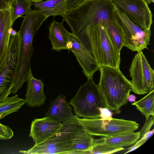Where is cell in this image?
<instances>
[{
	"label": "cell",
	"mask_w": 154,
	"mask_h": 154,
	"mask_svg": "<svg viewBox=\"0 0 154 154\" xmlns=\"http://www.w3.org/2000/svg\"><path fill=\"white\" fill-rule=\"evenodd\" d=\"M115 7L111 0H83L75 7L67 10L62 17L72 34L76 37L88 27L113 18Z\"/></svg>",
	"instance_id": "6da1fadb"
},
{
	"label": "cell",
	"mask_w": 154,
	"mask_h": 154,
	"mask_svg": "<svg viewBox=\"0 0 154 154\" xmlns=\"http://www.w3.org/2000/svg\"><path fill=\"white\" fill-rule=\"evenodd\" d=\"M23 18L19 30L21 36L19 64L11 94H15L20 89L32 72L30 60L33 50V38L42 23L48 18L45 14L37 9L31 10Z\"/></svg>",
	"instance_id": "7a4b0ae2"
},
{
	"label": "cell",
	"mask_w": 154,
	"mask_h": 154,
	"mask_svg": "<svg viewBox=\"0 0 154 154\" xmlns=\"http://www.w3.org/2000/svg\"><path fill=\"white\" fill-rule=\"evenodd\" d=\"M76 37L90 52L99 66L119 69L120 51L113 45L103 24L100 23L92 25Z\"/></svg>",
	"instance_id": "3957f363"
},
{
	"label": "cell",
	"mask_w": 154,
	"mask_h": 154,
	"mask_svg": "<svg viewBox=\"0 0 154 154\" xmlns=\"http://www.w3.org/2000/svg\"><path fill=\"white\" fill-rule=\"evenodd\" d=\"M100 77L98 85L105 107L118 112L128 102L132 91L130 81L119 69L106 66H100Z\"/></svg>",
	"instance_id": "277c9868"
},
{
	"label": "cell",
	"mask_w": 154,
	"mask_h": 154,
	"mask_svg": "<svg viewBox=\"0 0 154 154\" xmlns=\"http://www.w3.org/2000/svg\"><path fill=\"white\" fill-rule=\"evenodd\" d=\"M69 103L73 107L76 116L79 118H100L98 108L106 107L98 85L91 78L88 79L80 86Z\"/></svg>",
	"instance_id": "5b68a950"
},
{
	"label": "cell",
	"mask_w": 154,
	"mask_h": 154,
	"mask_svg": "<svg viewBox=\"0 0 154 154\" xmlns=\"http://www.w3.org/2000/svg\"><path fill=\"white\" fill-rule=\"evenodd\" d=\"M21 36L19 31L11 35L8 50L0 64V103L11 94L18 71L20 58Z\"/></svg>",
	"instance_id": "8992f818"
},
{
	"label": "cell",
	"mask_w": 154,
	"mask_h": 154,
	"mask_svg": "<svg viewBox=\"0 0 154 154\" xmlns=\"http://www.w3.org/2000/svg\"><path fill=\"white\" fill-rule=\"evenodd\" d=\"M78 122L92 136L111 137L122 133L134 132L139 125L135 121L112 118L103 120L100 118H77Z\"/></svg>",
	"instance_id": "52a82bcc"
},
{
	"label": "cell",
	"mask_w": 154,
	"mask_h": 154,
	"mask_svg": "<svg viewBox=\"0 0 154 154\" xmlns=\"http://www.w3.org/2000/svg\"><path fill=\"white\" fill-rule=\"evenodd\" d=\"M113 14L114 19L120 27L124 34V46L133 51L137 52L147 48L150 41V30H147L141 27L115 7Z\"/></svg>",
	"instance_id": "ba28073f"
},
{
	"label": "cell",
	"mask_w": 154,
	"mask_h": 154,
	"mask_svg": "<svg viewBox=\"0 0 154 154\" xmlns=\"http://www.w3.org/2000/svg\"><path fill=\"white\" fill-rule=\"evenodd\" d=\"M129 71L132 91L139 95L148 93L154 88V71L142 51L133 59Z\"/></svg>",
	"instance_id": "9c48e42d"
},
{
	"label": "cell",
	"mask_w": 154,
	"mask_h": 154,
	"mask_svg": "<svg viewBox=\"0 0 154 154\" xmlns=\"http://www.w3.org/2000/svg\"><path fill=\"white\" fill-rule=\"evenodd\" d=\"M115 7L143 28L150 30L152 15L143 0H111Z\"/></svg>",
	"instance_id": "30bf717a"
},
{
	"label": "cell",
	"mask_w": 154,
	"mask_h": 154,
	"mask_svg": "<svg viewBox=\"0 0 154 154\" xmlns=\"http://www.w3.org/2000/svg\"><path fill=\"white\" fill-rule=\"evenodd\" d=\"M20 152L32 154H75L70 139L62 128L54 136L34 145L27 151Z\"/></svg>",
	"instance_id": "8fae6325"
},
{
	"label": "cell",
	"mask_w": 154,
	"mask_h": 154,
	"mask_svg": "<svg viewBox=\"0 0 154 154\" xmlns=\"http://www.w3.org/2000/svg\"><path fill=\"white\" fill-rule=\"evenodd\" d=\"M62 124V128L70 139L75 154H85L92 148L94 138L77 120Z\"/></svg>",
	"instance_id": "7c38bea8"
},
{
	"label": "cell",
	"mask_w": 154,
	"mask_h": 154,
	"mask_svg": "<svg viewBox=\"0 0 154 154\" xmlns=\"http://www.w3.org/2000/svg\"><path fill=\"white\" fill-rule=\"evenodd\" d=\"M62 126V123L49 117L35 119L31 124L29 136L36 145L55 135Z\"/></svg>",
	"instance_id": "4fadbf2b"
},
{
	"label": "cell",
	"mask_w": 154,
	"mask_h": 154,
	"mask_svg": "<svg viewBox=\"0 0 154 154\" xmlns=\"http://www.w3.org/2000/svg\"><path fill=\"white\" fill-rule=\"evenodd\" d=\"M71 45L69 49L75 55L83 73L88 79L93 78L100 66L90 52L72 33L70 37Z\"/></svg>",
	"instance_id": "5bb4252c"
},
{
	"label": "cell",
	"mask_w": 154,
	"mask_h": 154,
	"mask_svg": "<svg viewBox=\"0 0 154 154\" xmlns=\"http://www.w3.org/2000/svg\"><path fill=\"white\" fill-rule=\"evenodd\" d=\"M64 95H59L51 102L49 108L45 116L62 123L75 121L77 120V117L73 113Z\"/></svg>",
	"instance_id": "9a60e30c"
},
{
	"label": "cell",
	"mask_w": 154,
	"mask_h": 154,
	"mask_svg": "<svg viewBox=\"0 0 154 154\" xmlns=\"http://www.w3.org/2000/svg\"><path fill=\"white\" fill-rule=\"evenodd\" d=\"M13 25L11 6L0 10V64L7 52Z\"/></svg>",
	"instance_id": "2e32d148"
},
{
	"label": "cell",
	"mask_w": 154,
	"mask_h": 154,
	"mask_svg": "<svg viewBox=\"0 0 154 154\" xmlns=\"http://www.w3.org/2000/svg\"><path fill=\"white\" fill-rule=\"evenodd\" d=\"M48 37L51 43L52 50L60 51L67 50V45L70 42L71 34L63 25V22H59L54 20L49 27Z\"/></svg>",
	"instance_id": "e0dca14e"
},
{
	"label": "cell",
	"mask_w": 154,
	"mask_h": 154,
	"mask_svg": "<svg viewBox=\"0 0 154 154\" xmlns=\"http://www.w3.org/2000/svg\"><path fill=\"white\" fill-rule=\"evenodd\" d=\"M27 82L25 100L26 103L31 107L42 106L44 104L46 100L44 92V83L42 80L35 78L32 72L30 74Z\"/></svg>",
	"instance_id": "ac0fdd59"
},
{
	"label": "cell",
	"mask_w": 154,
	"mask_h": 154,
	"mask_svg": "<svg viewBox=\"0 0 154 154\" xmlns=\"http://www.w3.org/2000/svg\"><path fill=\"white\" fill-rule=\"evenodd\" d=\"M69 0H46L34 3V8L39 10L48 17L52 16L62 17L67 10Z\"/></svg>",
	"instance_id": "d6986e66"
},
{
	"label": "cell",
	"mask_w": 154,
	"mask_h": 154,
	"mask_svg": "<svg viewBox=\"0 0 154 154\" xmlns=\"http://www.w3.org/2000/svg\"><path fill=\"white\" fill-rule=\"evenodd\" d=\"M139 132H127L109 137L94 139L93 144L105 143L118 147H123L134 144L140 138Z\"/></svg>",
	"instance_id": "ffe728a7"
},
{
	"label": "cell",
	"mask_w": 154,
	"mask_h": 154,
	"mask_svg": "<svg viewBox=\"0 0 154 154\" xmlns=\"http://www.w3.org/2000/svg\"><path fill=\"white\" fill-rule=\"evenodd\" d=\"M103 25L113 45L117 50L120 51L124 44V35L122 29L113 18Z\"/></svg>",
	"instance_id": "44dd1931"
},
{
	"label": "cell",
	"mask_w": 154,
	"mask_h": 154,
	"mask_svg": "<svg viewBox=\"0 0 154 154\" xmlns=\"http://www.w3.org/2000/svg\"><path fill=\"white\" fill-rule=\"evenodd\" d=\"M26 103L25 100L19 98L17 94L11 97H8L5 100L0 103V120L18 111Z\"/></svg>",
	"instance_id": "7402d4cb"
},
{
	"label": "cell",
	"mask_w": 154,
	"mask_h": 154,
	"mask_svg": "<svg viewBox=\"0 0 154 154\" xmlns=\"http://www.w3.org/2000/svg\"><path fill=\"white\" fill-rule=\"evenodd\" d=\"M144 115L146 119L150 116H154V89L140 100L132 104Z\"/></svg>",
	"instance_id": "603a6c76"
},
{
	"label": "cell",
	"mask_w": 154,
	"mask_h": 154,
	"mask_svg": "<svg viewBox=\"0 0 154 154\" xmlns=\"http://www.w3.org/2000/svg\"><path fill=\"white\" fill-rule=\"evenodd\" d=\"M33 5V2L30 0H14L11 5L13 24L18 17L30 11Z\"/></svg>",
	"instance_id": "cb8c5ba5"
},
{
	"label": "cell",
	"mask_w": 154,
	"mask_h": 154,
	"mask_svg": "<svg viewBox=\"0 0 154 154\" xmlns=\"http://www.w3.org/2000/svg\"><path fill=\"white\" fill-rule=\"evenodd\" d=\"M123 147H118L103 143H94L92 148L85 154H111L123 150Z\"/></svg>",
	"instance_id": "d4e9b609"
},
{
	"label": "cell",
	"mask_w": 154,
	"mask_h": 154,
	"mask_svg": "<svg viewBox=\"0 0 154 154\" xmlns=\"http://www.w3.org/2000/svg\"><path fill=\"white\" fill-rule=\"evenodd\" d=\"M13 135V131L8 126L0 123V139L8 140L12 138Z\"/></svg>",
	"instance_id": "484cf974"
},
{
	"label": "cell",
	"mask_w": 154,
	"mask_h": 154,
	"mask_svg": "<svg viewBox=\"0 0 154 154\" xmlns=\"http://www.w3.org/2000/svg\"><path fill=\"white\" fill-rule=\"evenodd\" d=\"M154 123V116H150L146 121L143 128L139 131L140 138L142 137L145 134L150 131V128Z\"/></svg>",
	"instance_id": "4316f807"
},
{
	"label": "cell",
	"mask_w": 154,
	"mask_h": 154,
	"mask_svg": "<svg viewBox=\"0 0 154 154\" xmlns=\"http://www.w3.org/2000/svg\"><path fill=\"white\" fill-rule=\"evenodd\" d=\"M100 112V118L103 120H110L112 119V113L111 110L106 107L98 108Z\"/></svg>",
	"instance_id": "83f0119b"
},
{
	"label": "cell",
	"mask_w": 154,
	"mask_h": 154,
	"mask_svg": "<svg viewBox=\"0 0 154 154\" xmlns=\"http://www.w3.org/2000/svg\"><path fill=\"white\" fill-rule=\"evenodd\" d=\"M146 140L143 137L141 138V139L139 140H137L132 146L129 147L127 149L126 152L124 153V154L127 153L128 152H131L138 148L139 147L144 143Z\"/></svg>",
	"instance_id": "f1b7e54d"
},
{
	"label": "cell",
	"mask_w": 154,
	"mask_h": 154,
	"mask_svg": "<svg viewBox=\"0 0 154 154\" xmlns=\"http://www.w3.org/2000/svg\"><path fill=\"white\" fill-rule=\"evenodd\" d=\"M14 0H0V10H4L11 6Z\"/></svg>",
	"instance_id": "f546056e"
},
{
	"label": "cell",
	"mask_w": 154,
	"mask_h": 154,
	"mask_svg": "<svg viewBox=\"0 0 154 154\" xmlns=\"http://www.w3.org/2000/svg\"><path fill=\"white\" fill-rule=\"evenodd\" d=\"M83 0H69L67 10L72 8L79 4Z\"/></svg>",
	"instance_id": "4dcf8cb0"
},
{
	"label": "cell",
	"mask_w": 154,
	"mask_h": 154,
	"mask_svg": "<svg viewBox=\"0 0 154 154\" xmlns=\"http://www.w3.org/2000/svg\"><path fill=\"white\" fill-rule=\"evenodd\" d=\"M154 133V129H153L145 134L142 137H143L147 140Z\"/></svg>",
	"instance_id": "1f68e13d"
},
{
	"label": "cell",
	"mask_w": 154,
	"mask_h": 154,
	"mask_svg": "<svg viewBox=\"0 0 154 154\" xmlns=\"http://www.w3.org/2000/svg\"><path fill=\"white\" fill-rule=\"evenodd\" d=\"M135 96L133 94H129L128 97V101L130 102H134L136 99Z\"/></svg>",
	"instance_id": "d6a6232c"
},
{
	"label": "cell",
	"mask_w": 154,
	"mask_h": 154,
	"mask_svg": "<svg viewBox=\"0 0 154 154\" xmlns=\"http://www.w3.org/2000/svg\"><path fill=\"white\" fill-rule=\"evenodd\" d=\"M147 4H149L152 3H154V0H143Z\"/></svg>",
	"instance_id": "836d02e7"
},
{
	"label": "cell",
	"mask_w": 154,
	"mask_h": 154,
	"mask_svg": "<svg viewBox=\"0 0 154 154\" xmlns=\"http://www.w3.org/2000/svg\"><path fill=\"white\" fill-rule=\"evenodd\" d=\"M31 1L33 2L34 3H36L38 2H42L43 0H30Z\"/></svg>",
	"instance_id": "e575fe53"
}]
</instances>
